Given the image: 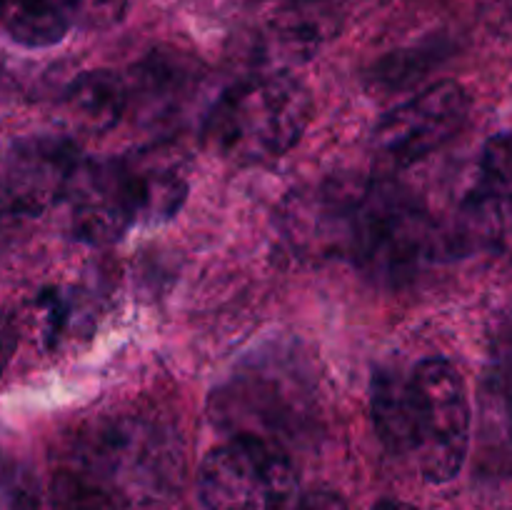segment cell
<instances>
[{"instance_id":"5bb4252c","label":"cell","mask_w":512,"mask_h":510,"mask_svg":"<svg viewBox=\"0 0 512 510\" xmlns=\"http://www.w3.org/2000/svg\"><path fill=\"white\" fill-rule=\"evenodd\" d=\"M70 23L78 28L100 30L110 28L123 18L128 0H63Z\"/></svg>"},{"instance_id":"ba28073f","label":"cell","mask_w":512,"mask_h":510,"mask_svg":"<svg viewBox=\"0 0 512 510\" xmlns=\"http://www.w3.org/2000/svg\"><path fill=\"white\" fill-rule=\"evenodd\" d=\"M463 215L465 228L475 238L493 240L508 233L512 225V133H500L485 143Z\"/></svg>"},{"instance_id":"2e32d148","label":"cell","mask_w":512,"mask_h":510,"mask_svg":"<svg viewBox=\"0 0 512 510\" xmlns=\"http://www.w3.org/2000/svg\"><path fill=\"white\" fill-rule=\"evenodd\" d=\"M15 345H18V333H15L13 323L0 315V375L8 368L10 358H13L15 353Z\"/></svg>"},{"instance_id":"7c38bea8","label":"cell","mask_w":512,"mask_h":510,"mask_svg":"<svg viewBox=\"0 0 512 510\" xmlns=\"http://www.w3.org/2000/svg\"><path fill=\"white\" fill-rule=\"evenodd\" d=\"M0 23L25 48H50L73 28L63 0H10Z\"/></svg>"},{"instance_id":"7a4b0ae2","label":"cell","mask_w":512,"mask_h":510,"mask_svg":"<svg viewBox=\"0 0 512 510\" xmlns=\"http://www.w3.org/2000/svg\"><path fill=\"white\" fill-rule=\"evenodd\" d=\"M313 118V98L288 73L255 75L225 90L205 118L203 140L233 165H263L298 145Z\"/></svg>"},{"instance_id":"9c48e42d","label":"cell","mask_w":512,"mask_h":510,"mask_svg":"<svg viewBox=\"0 0 512 510\" xmlns=\"http://www.w3.org/2000/svg\"><path fill=\"white\" fill-rule=\"evenodd\" d=\"M135 198L138 225H155L173 218L188 198V168L183 153L168 145L138 150L123 158Z\"/></svg>"},{"instance_id":"30bf717a","label":"cell","mask_w":512,"mask_h":510,"mask_svg":"<svg viewBox=\"0 0 512 510\" xmlns=\"http://www.w3.org/2000/svg\"><path fill=\"white\" fill-rule=\"evenodd\" d=\"M128 105V83L113 70L80 73L60 98L65 125L88 135H100L118 125Z\"/></svg>"},{"instance_id":"8992f818","label":"cell","mask_w":512,"mask_h":510,"mask_svg":"<svg viewBox=\"0 0 512 510\" xmlns=\"http://www.w3.org/2000/svg\"><path fill=\"white\" fill-rule=\"evenodd\" d=\"M78 160V150L68 138L38 135L20 140L0 168V215L35 218L63 203Z\"/></svg>"},{"instance_id":"ac0fdd59","label":"cell","mask_w":512,"mask_h":510,"mask_svg":"<svg viewBox=\"0 0 512 510\" xmlns=\"http://www.w3.org/2000/svg\"><path fill=\"white\" fill-rule=\"evenodd\" d=\"M8 5H10V0H0V18H3V15H5Z\"/></svg>"},{"instance_id":"277c9868","label":"cell","mask_w":512,"mask_h":510,"mask_svg":"<svg viewBox=\"0 0 512 510\" xmlns=\"http://www.w3.org/2000/svg\"><path fill=\"white\" fill-rule=\"evenodd\" d=\"M198 493L208 510H285L295 470L278 445L243 433L205 455Z\"/></svg>"},{"instance_id":"52a82bcc","label":"cell","mask_w":512,"mask_h":510,"mask_svg":"<svg viewBox=\"0 0 512 510\" xmlns=\"http://www.w3.org/2000/svg\"><path fill=\"white\" fill-rule=\"evenodd\" d=\"M70 225L80 240L108 245L138 225L135 198L123 158L78 160L63 195Z\"/></svg>"},{"instance_id":"4fadbf2b","label":"cell","mask_w":512,"mask_h":510,"mask_svg":"<svg viewBox=\"0 0 512 510\" xmlns=\"http://www.w3.org/2000/svg\"><path fill=\"white\" fill-rule=\"evenodd\" d=\"M488 410L512 453V318L505 320L493 343L488 368Z\"/></svg>"},{"instance_id":"9a60e30c","label":"cell","mask_w":512,"mask_h":510,"mask_svg":"<svg viewBox=\"0 0 512 510\" xmlns=\"http://www.w3.org/2000/svg\"><path fill=\"white\" fill-rule=\"evenodd\" d=\"M295 510H348V505L333 490H313L298 500Z\"/></svg>"},{"instance_id":"8fae6325","label":"cell","mask_w":512,"mask_h":510,"mask_svg":"<svg viewBox=\"0 0 512 510\" xmlns=\"http://www.w3.org/2000/svg\"><path fill=\"white\" fill-rule=\"evenodd\" d=\"M133 75V83L128 85V98L135 95L138 103L155 115L163 110H178V105L188 98L200 78L193 60L173 50L150 53Z\"/></svg>"},{"instance_id":"5b68a950","label":"cell","mask_w":512,"mask_h":510,"mask_svg":"<svg viewBox=\"0 0 512 510\" xmlns=\"http://www.w3.org/2000/svg\"><path fill=\"white\" fill-rule=\"evenodd\" d=\"M470 95L453 80H443L408 103L390 110L373 133L375 153L395 168H408L443 148L468 123Z\"/></svg>"},{"instance_id":"6da1fadb","label":"cell","mask_w":512,"mask_h":510,"mask_svg":"<svg viewBox=\"0 0 512 510\" xmlns=\"http://www.w3.org/2000/svg\"><path fill=\"white\" fill-rule=\"evenodd\" d=\"M375 433L393 455L408 458L428 483H448L470 448V400L463 375L443 358L373 380Z\"/></svg>"},{"instance_id":"e0dca14e","label":"cell","mask_w":512,"mask_h":510,"mask_svg":"<svg viewBox=\"0 0 512 510\" xmlns=\"http://www.w3.org/2000/svg\"><path fill=\"white\" fill-rule=\"evenodd\" d=\"M373 510H418V508L403 503V500H380V503L373 505Z\"/></svg>"},{"instance_id":"3957f363","label":"cell","mask_w":512,"mask_h":510,"mask_svg":"<svg viewBox=\"0 0 512 510\" xmlns=\"http://www.w3.org/2000/svg\"><path fill=\"white\" fill-rule=\"evenodd\" d=\"M435 230L428 215L398 185L353 180L345 208L340 258L375 278L413 275L433 253Z\"/></svg>"}]
</instances>
